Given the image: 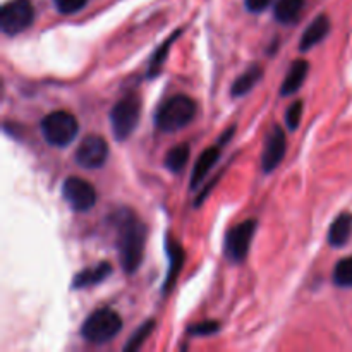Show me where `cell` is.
<instances>
[{
  "mask_svg": "<svg viewBox=\"0 0 352 352\" xmlns=\"http://www.w3.org/2000/svg\"><path fill=\"white\" fill-rule=\"evenodd\" d=\"M146 234V226L133 213H120L117 219V250L127 274H134L143 261Z\"/></svg>",
  "mask_w": 352,
  "mask_h": 352,
  "instance_id": "1",
  "label": "cell"
},
{
  "mask_svg": "<svg viewBox=\"0 0 352 352\" xmlns=\"http://www.w3.org/2000/svg\"><path fill=\"white\" fill-rule=\"evenodd\" d=\"M196 116L195 100L186 95H175L162 103L157 112V127L164 133H175L192 122Z\"/></svg>",
  "mask_w": 352,
  "mask_h": 352,
  "instance_id": "2",
  "label": "cell"
},
{
  "mask_svg": "<svg viewBox=\"0 0 352 352\" xmlns=\"http://www.w3.org/2000/svg\"><path fill=\"white\" fill-rule=\"evenodd\" d=\"M79 124L72 113L65 110L52 112L41 120V133L48 144L55 148H64L74 141L78 136Z\"/></svg>",
  "mask_w": 352,
  "mask_h": 352,
  "instance_id": "3",
  "label": "cell"
},
{
  "mask_svg": "<svg viewBox=\"0 0 352 352\" xmlns=\"http://www.w3.org/2000/svg\"><path fill=\"white\" fill-rule=\"evenodd\" d=\"M122 329V318L112 309H98L82 323V339L91 344H105L112 340Z\"/></svg>",
  "mask_w": 352,
  "mask_h": 352,
  "instance_id": "4",
  "label": "cell"
},
{
  "mask_svg": "<svg viewBox=\"0 0 352 352\" xmlns=\"http://www.w3.org/2000/svg\"><path fill=\"white\" fill-rule=\"evenodd\" d=\"M141 116V102L138 96L129 95L119 100L110 112V124H112L113 136L119 141L126 140L136 129Z\"/></svg>",
  "mask_w": 352,
  "mask_h": 352,
  "instance_id": "5",
  "label": "cell"
},
{
  "mask_svg": "<svg viewBox=\"0 0 352 352\" xmlns=\"http://www.w3.org/2000/svg\"><path fill=\"white\" fill-rule=\"evenodd\" d=\"M33 21L34 7L31 0H9L0 10V30L6 34L23 33Z\"/></svg>",
  "mask_w": 352,
  "mask_h": 352,
  "instance_id": "6",
  "label": "cell"
},
{
  "mask_svg": "<svg viewBox=\"0 0 352 352\" xmlns=\"http://www.w3.org/2000/svg\"><path fill=\"white\" fill-rule=\"evenodd\" d=\"M62 196L76 212H88L96 203V191L81 177H69L62 184Z\"/></svg>",
  "mask_w": 352,
  "mask_h": 352,
  "instance_id": "7",
  "label": "cell"
},
{
  "mask_svg": "<svg viewBox=\"0 0 352 352\" xmlns=\"http://www.w3.org/2000/svg\"><path fill=\"white\" fill-rule=\"evenodd\" d=\"M254 232H256V220H246L230 229L226 239V253L230 261L241 263L248 256Z\"/></svg>",
  "mask_w": 352,
  "mask_h": 352,
  "instance_id": "8",
  "label": "cell"
},
{
  "mask_svg": "<svg viewBox=\"0 0 352 352\" xmlns=\"http://www.w3.org/2000/svg\"><path fill=\"white\" fill-rule=\"evenodd\" d=\"M109 157V144L102 136L89 134L76 150V162L82 168H98L102 167Z\"/></svg>",
  "mask_w": 352,
  "mask_h": 352,
  "instance_id": "9",
  "label": "cell"
},
{
  "mask_svg": "<svg viewBox=\"0 0 352 352\" xmlns=\"http://www.w3.org/2000/svg\"><path fill=\"white\" fill-rule=\"evenodd\" d=\"M285 144H287L285 143V133L280 127H275L270 133V136H268L263 157H261V165H263V170L267 174L280 165L282 158L285 155Z\"/></svg>",
  "mask_w": 352,
  "mask_h": 352,
  "instance_id": "10",
  "label": "cell"
},
{
  "mask_svg": "<svg viewBox=\"0 0 352 352\" xmlns=\"http://www.w3.org/2000/svg\"><path fill=\"white\" fill-rule=\"evenodd\" d=\"M329 31H330V19L325 16V14H322V16L316 17V19L306 28L305 33H302L301 43H299V50L301 52L311 50L316 43H320V41L327 36Z\"/></svg>",
  "mask_w": 352,
  "mask_h": 352,
  "instance_id": "11",
  "label": "cell"
},
{
  "mask_svg": "<svg viewBox=\"0 0 352 352\" xmlns=\"http://www.w3.org/2000/svg\"><path fill=\"white\" fill-rule=\"evenodd\" d=\"M110 274H112V267H110L109 263H105V261H102V263L95 265V267L79 272L74 277V287L81 289L100 284V282L105 280Z\"/></svg>",
  "mask_w": 352,
  "mask_h": 352,
  "instance_id": "12",
  "label": "cell"
},
{
  "mask_svg": "<svg viewBox=\"0 0 352 352\" xmlns=\"http://www.w3.org/2000/svg\"><path fill=\"white\" fill-rule=\"evenodd\" d=\"M308 71H309V65L306 60H296L294 64H292L291 71L287 72V76H285L284 82H282V96H287V95H292V93L298 91L299 88L302 86V82H305L306 76H308Z\"/></svg>",
  "mask_w": 352,
  "mask_h": 352,
  "instance_id": "13",
  "label": "cell"
},
{
  "mask_svg": "<svg viewBox=\"0 0 352 352\" xmlns=\"http://www.w3.org/2000/svg\"><path fill=\"white\" fill-rule=\"evenodd\" d=\"M352 232V217L349 213H342L333 220L329 230V244L333 248H340L349 241Z\"/></svg>",
  "mask_w": 352,
  "mask_h": 352,
  "instance_id": "14",
  "label": "cell"
},
{
  "mask_svg": "<svg viewBox=\"0 0 352 352\" xmlns=\"http://www.w3.org/2000/svg\"><path fill=\"white\" fill-rule=\"evenodd\" d=\"M219 157H220V150L217 146L208 148V150L203 151V153L199 155L198 162H196V165H195V170H192L191 188H196V186H198L199 182L206 177V174L212 170V167L217 164Z\"/></svg>",
  "mask_w": 352,
  "mask_h": 352,
  "instance_id": "15",
  "label": "cell"
},
{
  "mask_svg": "<svg viewBox=\"0 0 352 352\" xmlns=\"http://www.w3.org/2000/svg\"><path fill=\"white\" fill-rule=\"evenodd\" d=\"M306 0H277L275 3V17L278 23L291 24L296 23L305 7Z\"/></svg>",
  "mask_w": 352,
  "mask_h": 352,
  "instance_id": "16",
  "label": "cell"
},
{
  "mask_svg": "<svg viewBox=\"0 0 352 352\" xmlns=\"http://www.w3.org/2000/svg\"><path fill=\"white\" fill-rule=\"evenodd\" d=\"M261 76H263V71H261L260 65H253V67L248 69L244 74H241L239 78H237V81L232 85V96H243L246 95L248 91H251V89L256 86V82L260 81Z\"/></svg>",
  "mask_w": 352,
  "mask_h": 352,
  "instance_id": "17",
  "label": "cell"
},
{
  "mask_svg": "<svg viewBox=\"0 0 352 352\" xmlns=\"http://www.w3.org/2000/svg\"><path fill=\"white\" fill-rule=\"evenodd\" d=\"M189 160V146L186 143L177 144L172 150H168L167 157H165V165L170 172H181L186 167Z\"/></svg>",
  "mask_w": 352,
  "mask_h": 352,
  "instance_id": "18",
  "label": "cell"
},
{
  "mask_svg": "<svg viewBox=\"0 0 352 352\" xmlns=\"http://www.w3.org/2000/svg\"><path fill=\"white\" fill-rule=\"evenodd\" d=\"M168 254H170L172 265H170V272H168L167 280H165V291H168V289L174 285L175 277H177L179 272H181L182 260H184V254H182V248L179 246V244H175V243L168 244Z\"/></svg>",
  "mask_w": 352,
  "mask_h": 352,
  "instance_id": "19",
  "label": "cell"
},
{
  "mask_svg": "<svg viewBox=\"0 0 352 352\" xmlns=\"http://www.w3.org/2000/svg\"><path fill=\"white\" fill-rule=\"evenodd\" d=\"M333 280L339 287H352V256L337 263Z\"/></svg>",
  "mask_w": 352,
  "mask_h": 352,
  "instance_id": "20",
  "label": "cell"
},
{
  "mask_svg": "<svg viewBox=\"0 0 352 352\" xmlns=\"http://www.w3.org/2000/svg\"><path fill=\"white\" fill-rule=\"evenodd\" d=\"M153 327H155L153 320H151V322H146L143 327H140V330H138L136 333H133V337H131L129 342L126 344V347H124V349H126V351L140 349V347L143 346L144 340L148 339V336H150V333H151Z\"/></svg>",
  "mask_w": 352,
  "mask_h": 352,
  "instance_id": "21",
  "label": "cell"
},
{
  "mask_svg": "<svg viewBox=\"0 0 352 352\" xmlns=\"http://www.w3.org/2000/svg\"><path fill=\"white\" fill-rule=\"evenodd\" d=\"M179 33H181V31H179ZM179 33L172 34V36L167 40V43L162 45V47L158 48L157 54H155V57L151 58V64H150V74L151 76H155L158 71H160V67L164 65V62H165V57H167V54H168V48H170V45L174 43Z\"/></svg>",
  "mask_w": 352,
  "mask_h": 352,
  "instance_id": "22",
  "label": "cell"
},
{
  "mask_svg": "<svg viewBox=\"0 0 352 352\" xmlns=\"http://www.w3.org/2000/svg\"><path fill=\"white\" fill-rule=\"evenodd\" d=\"M302 117V102H294L285 112V124L291 131H296L299 127Z\"/></svg>",
  "mask_w": 352,
  "mask_h": 352,
  "instance_id": "23",
  "label": "cell"
},
{
  "mask_svg": "<svg viewBox=\"0 0 352 352\" xmlns=\"http://www.w3.org/2000/svg\"><path fill=\"white\" fill-rule=\"evenodd\" d=\"M88 0H54L55 7L60 14H76L86 6Z\"/></svg>",
  "mask_w": 352,
  "mask_h": 352,
  "instance_id": "24",
  "label": "cell"
},
{
  "mask_svg": "<svg viewBox=\"0 0 352 352\" xmlns=\"http://www.w3.org/2000/svg\"><path fill=\"white\" fill-rule=\"evenodd\" d=\"M219 330V323L217 322H201L198 325L191 327L192 336H210V333H215Z\"/></svg>",
  "mask_w": 352,
  "mask_h": 352,
  "instance_id": "25",
  "label": "cell"
},
{
  "mask_svg": "<svg viewBox=\"0 0 352 352\" xmlns=\"http://www.w3.org/2000/svg\"><path fill=\"white\" fill-rule=\"evenodd\" d=\"M272 0H246V9L250 12H263Z\"/></svg>",
  "mask_w": 352,
  "mask_h": 352,
  "instance_id": "26",
  "label": "cell"
}]
</instances>
